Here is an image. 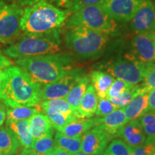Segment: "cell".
Segmentation results:
<instances>
[{
  "label": "cell",
  "instance_id": "ab89813d",
  "mask_svg": "<svg viewBox=\"0 0 155 155\" xmlns=\"http://www.w3.org/2000/svg\"><path fill=\"white\" fill-rule=\"evenodd\" d=\"M40 1V0H14V2L15 5L19 6V7H28V6H31L32 5Z\"/></svg>",
  "mask_w": 155,
  "mask_h": 155
},
{
  "label": "cell",
  "instance_id": "9a60e30c",
  "mask_svg": "<svg viewBox=\"0 0 155 155\" xmlns=\"http://www.w3.org/2000/svg\"><path fill=\"white\" fill-rule=\"evenodd\" d=\"M98 98L91 84H89L83 96L74 116L79 119H90L94 116L98 106Z\"/></svg>",
  "mask_w": 155,
  "mask_h": 155
},
{
  "label": "cell",
  "instance_id": "d4e9b609",
  "mask_svg": "<svg viewBox=\"0 0 155 155\" xmlns=\"http://www.w3.org/2000/svg\"><path fill=\"white\" fill-rule=\"evenodd\" d=\"M40 109L44 111L45 114L47 116L49 121L51 123L54 129H55L58 131L61 130L62 128L78 119L73 115H68L61 113V112L54 109L53 108L48 107V106H40Z\"/></svg>",
  "mask_w": 155,
  "mask_h": 155
},
{
  "label": "cell",
  "instance_id": "f907efd6",
  "mask_svg": "<svg viewBox=\"0 0 155 155\" xmlns=\"http://www.w3.org/2000/svg\"><path fill=\"white\" fill-rule=\"evenodd\" d=\"M154 60H155V52H154Z\"/></svg>",
  "mask_w": 155,
  "mask_h": 155
},
{
  "label": "cell",
  "instance_id": "7a4b0ae2",
  "mask_svg": "<svg viewBox=\"0 0 155 155\" xmlns=\"http://www.w3.org/2000/svg\"><path fill=\"white\" fill-rule=\"evenodd\" d=\"M5 78L0 93V101L8 107L38 106L42 102V86L30 78L17 65L5 70Z\"/></svg>",
  "mask_w": 155,
  "mask_h": 155
},
{
  "label": "cell",
  "instance_id": "83f0119b",
  "mask_svg": "<svg viewBox=\"0 0 155 155\" xmlns=\"http://www.w3.org/2000/svg\"><path fill=\"white\" fill-rule=\"evenodd\" d=\"M140 94L139 86L138 85H131L125 91L116 98H111L109 101L113 103L117 108H124L132 101L136 96Z\"/></svg>",
  "mask_w": 155,
  "mask_h": 155
},
{
  "label": "cell",
  "instance_id": "74e56055",
  "mask_svg": "<svg viewBox=\"0 0 155 155\" xmlns=\"http://www.w3.org/2000/svg\"><path fill=\"white\" fill-rule=\"evenodd\" d=\"M12 62L0 50V70H5L11 65Z\"/></svg>",
  "mask_w": 155,
  "mask_h": 155
},
{
  "label": "cell",
  "instance_id": "7dc6e473",
  "mask_svg": "<svg viewBox=\"0 0 155 155\" xmlns=\"http://www.w3.org/2000/svg\"><path fill=\"white\" fill-rule=\"evenodd\" d=\"M153 2V5H154V13H155V0H152Z\"/></svg>",
  "mask_w": 155,
  "mask_h": 155
},
{
  "label": "cell",
  "instance_id": "30bf717a",
  "mask_svg": "<svg viewBox=\"0 0 155 155\" xmlns=\"http://www.w3.org/2000/svg\"><path fill=\"white\" fill-rule=\"evenodd\" d=\"M144 0H105L101 6L118 24L128 23L134 16Z\"/></svg>",
  "mask_w": 155,
  "mask_h": 155
},
{
  "label": "cell",
  "instance_id": "f6af8a7d",
  "mask_svg": "<svg viewBox=\"0 0 155 155\" xmlns=\"http://www.w3.org/2000/svg\"><path fill=\"white\" fill-rule=\"evenodd\" d=\"M145 143H150V144H155V134L147 137L146 140H145Z\"/></svg>",
  "mask_w": 155,
  "mask_h": 155
},
{
  "label": "cell",
  "instance_id": "e0dca14e",
  "mask_svg": "<svg viewBox=\"0 0 155 155\" xmlns=\"http://www.w3.org/2000/svg\"><path fill=\"white\" fill-rule=\"evenodd\" d=\"M29 121V129L34 140L40 139L48 134L54 133V128L45 114L40 111L35 114Z\"/></svg>",
  "mask_w": 155,
  "mask_h": 155
},
{
  "label": "cell",
  "instance_id": "3957f363",
  "mask_svg": "<svg viewBox=\"0 0 155 155\" xmlns=\"http://www.w3.org/2000/svg\"><path fill=\"white\" fill-rule=\"evenodd\" d=\"M15 63L32 81L42 87L57 81L76 67L78 59L72 53L67 52L17 59Z\"/></svg>",
  "mask_w": 155,
  "mask_h": 155
},
{
  "label": "cell",
  "instance_id": "4dcf8cb0",
  "mask_svg": "<svg viewBox=\"0 0 155 155\" xmlns=\"http://www.w3.org/2000/svg\"><path fill=\"white\" fill-rule=\"evenodd\" d=\"M40 106L53 108L61 113L68 114V115H73L72 107L65 98H56V99L43 101L40 103Z\"/></svg>",
  "mask_w": 155,
  "mask_h": 155
},
{
  "label": "cell",
  "instance_id": "7402d4cb",
  "mask_svg": "<svg viewBox=\"0 0 155 155\" xmlns=\"http://www.w3.org/2000/svg\"><path fill=\"white\" fill-rule=\"evenodd\" d=\"M20 147L13 131L6 127H0V155H15Z\"/></svg>",
  "mask_w": 155,
  "mask_h": 155
},
{
  "label": "cell",
  "instance_id": "484cf974",
  "mask_svg": "<svg viewBox=\"0 0 155 155\" xmlns=\"http://www.w3.org/2000/svg\"><path fill=\"white\" fill-rule=\"evenodd\" d=\"M40 105L35 107L30 106H18V107H9L6 111L7 121H17L29 120L37 112L40 111Z\"/></svg>",
  "mask_w": 155,
  "mask_h": 155
},
{
  "label": "cell",
  "instance_id": "ee69618b",
  "mask_svg": "<svg viewBox=\"0 0 155 155\" xmlns=\"http://www.w3.org/2000/svg\"><path fill=\"white\" fill-rule=\"evenodd\" d=\"M5 78V70H0V93H1L2 88L4 83V81Z\"/></svg>",
  "mask_w": 155,
  "mask_h": 155
},
{
  "label": "cell",
  "instance_id": "d590c367",
  "mask_svg": "<svg viewBox=\"0 0 155 155\" xmlns=\"http://www.w3.org/2000/svg\"><path fill=\"white\" fill-rule=\"evenodd\" d=\"M154 150L155 144L144 142L141 146L134 149L132 155H152Z\"/></svg>",
  "mask_w": 155,
  "mask_h": 155
},
{
  "label": "cell",
  "instance_id": "8fae6325",
  "mask_svg": "<svg viewBox=\"0 0 155 155\" xmlns=\"http://www.w3.org/2000/svg\"><path fill=\"white\" fill-rule=\"evenodd\" d=\"M114 138L101 125H97L82 136L81 151L86 154L101 155Z\"/></svg>",
  "mask_w": 155,
  "mask_h": 155
},
{
  "label": "cell",
  "instance_id": "ffe728a7",
  "mask_svg": "<svg viewBox=\"0 0 155 155\" xmlns=\"http://www.w3.org/2000/svg\"><path fill=\"white\" fill-rule=\"evenodd\" d=\"M148 94L144 93L138 95L124 108L127 122L139 119L148 111Z\"/></svg>",
  "mask_w": 155,
  "mask_h": 155
},
{
  "label": "cell",
  "instance_id": "8992f818",
  "mask_svg": "<svg viewBox=\"0 0 155 155\" xmlns=\"http://www.w3.org/2000/svg\"><path fill=\"white\" fill-rule=\"evenodd\" d=\"M69 12L58 8L46 0H40L23 9L20 28L24 34H42L61 28Z\"/></svg>",
  "mask_w": 155,
  "mask_h": 155
},
{
  "label": "cell",
  "instance_id": "bcb514c9",
  "mask_svg": "<svg viewBox=\"0 0 155 155\" xmlns=\"http://www.w3.org/2000/svg\"><path fill=\"white\" fill-rule=\"evenodd\" d=\"M73 155H94V154H86V153H84L83 152H79L76 153V154H74Z\"/></svg>",
  "mask_w": 155,
  "mask_h": 155
},
{
  "label": "cell",
  "instance_id": "ac0fdd59",
  "mask_svg": "<svg viewBox=\"0 0 155 155\" xmlns=\"http://www.w3.org/2000/svg\"><path fill=\"white\" fill-rule=\"evenodd\" d=\"M99 124V117L77 119L62 128L58 131L71 137H82L93 127Z\"/></svg>",
  "mask_w": 155,
  "mask_h": 155
},
{
  "label": "cell",
  "instance_id": "7c38bea8",
  "mask_svg": "<svg viewBox=\"0 0 155 155\" xmlns=\"http://www.w3.org/2000/svg\"><path fill=\"white\" fill-rule=\"evenodd\" d=\"M128 23L129 30L134 35L155 33V13L152 0H144Z\"/></svg>",
  "mask_w": 155,
  "mask_h": 155
},
{
  "label": "cell",
  "instance_id": "ba28073f",
  "mask_svg": "<svg viewBox=\"0 0 155 155\" xmlns=\"http://www.w3.org/2000/svg\"><path fill=\"white\" fill-rule=\"evenodd\" d=\"M22 14V7L0 0V42L10 44L19 38Z\"/></svg>",
  "mask_w": 155,
  "mask_h": 155
},
{
  "label": "cell",
  "instance_id": "44dd1931",
  "mask_svg": "<svg viewBox=\"0 0 155 155\" xmlns=\"http://www.w3.org/2000/svg\"><path fill=\"white\" fill-rule=\"evenodd\" d=\"M6 126L13 131L21 147L23 148H30L34 139L32 138L29 129L28 120L17 121H6Z\"/></svg>",
  "mask_w": 155,
  "mask_h": 155
},
{
  "label": "cell",
  "instance_id": "836d02e7",
  "mask_svg": "<svg viewBox=\"0 0 155 155\" xmlns=\"http://www.w3.org/2000/svg\"><path fill=\"white\" fill-rule=\"evenodd\" d=\"M116 109H117V107L108 98H101V99H98V106H97L95 115L96 117H104Z\"/></svg>",
  "mask_w": 155,
  "mask_h": 155
},
{
  "label": "cell",
  "instance_id": "52a82bcc",
  "mask_svg": "<svg viewBox=\"0 0 155 155\" xmlns=\"http://www.w3.org/2000/svg\"><path fill=\"white\" fill-rule=\"evenodd\" d=\"M65 28H85L104 32L111 38L121 35V25L118 24L104 10L101 5H91L70 15Z\"/></svg>",
  "mask_w": 155,
  "mask_h": 155
},
{
  "label": "cell",
  "instance_id": "5b68a950",
  "mask_svg": "<svg viewBox=\"0 0 155 155\" xmlns=\"http://www.w3.org/2000/svg\"><path fill=\"white\" fill-rule=\"evenodd\" d=\"M62 29L42 34H24L3 50L12 58H28L61 53Z\"/></svg>",
  "mask_w": 155,
  "mask_h": 155
},
{
  "label": "cell",
  "instance_id": "6da1fadb",
  "mask_svg": "<svg viewBox=\"0 0 155 155\" xmlns=\"http://www.w3.org/2000/svg\"><path fill=\"white\" fill-rule=\"evenodd\" d=\"M103 56L101 61L94 65L96 70L107 72L131 85L142 82L148 63H141L134 56L124 39L116 38L109 42Z\"/></svg>",
  "mask_w": 155,
  "mask_h": 155
},
{
  "label": "cell",
  "instance_id": "8d00e7d4",
  "mask_svg": "<svg viewBox=\"0 0 155 155\" xmlns=\"http://www.w3.org/2000/svg\"><path fill=\"white\" fill-rule=\"evenodd\" d=\"M46 1L58 8L64 10H69L74 2V0H46Z\"/></svg>",
  "mask_w": 155,
  "mask_h": 155
},
{
  "label": "cell",
  "instance_id": "c3c4849f",
  "mask_svg": "<svg viewBox=\"0 0 155 155\" xmlns=\"http://www.w3.org/2000/svg\"><path fill=\"white\" fill-rule=\"evenodd\" d=\"M101 155H110V154H106V153H103V154H101Z\"/></svg>",
  "mask_w": 155,
  "mask_h": 155
},
{
  "label": "cell",
  "instance_id": "60d3db41",
  "mask_svg": "<svg viewBox=\"0 0 155 155\" xmlns=\"http://www.w3.org/2000/svg\"><path fill=\"white\" fill-rule=\"evenodd\" d=\"M6 119V108L3 104H0V127L3 125Z\"/></svg>",
  "mask_w": 155,
  "mask_h": 155
},
{
  "label": "cell",
  "instance_id": "f546056e",
  "mask_svg": "<svg viewBox=\"0 0 155 155\" xmlns=\"http://www.w3.org/2000/svg\"><path fill=\"white\" fill-rule=\"evenodd\" d=\"M139 86L140 94L149 93L155 89V61L148 63L146 74Z\"/></svg>",
  "mask_w": 155,
  "mask_h": 155
},
{
  "label": "cell",
  "instance_id": "2e32d148",
  "mask_svg": "<svg viewBox=\"0 0 155 155\" xmlns=\"http://www.w3.org/2000/svg\"><path fill=\"white\" fill-rule=\"evenodd\" d=\"M91 84L94 87L98 99L106 98L108 89L115 80L109 73L100 70H94L89 74Z\"/></svg>",
  "mask_w": 155,
  "mask_h": 155
},
{
  "label": "cell",
  "instance_id": "f1b7e54d",
  "mask_svg": "<svg viewBox=\"0 0 155 155\" xmlns=\"http://www.w3.org/2000/svg\"><path fill=\"white\" fill-rule=\"evenodd\" d=\"M133 149L121 139H112L104 153L110 155H132Z\"/></svg>",
  "mask_w": 155,
  "mask_h": 155
},
{
  "label": "cell",
  "instance_id": "d6a6232c",
  "mask_svg": "<svg viewBox=\"0 0 155 155\" xmlns=\"http://www.w3.org/2000/svg\"><path fill=\"white\" fill-rule=\"evenodd\" d=\"M130 86L131 84H129V83L125 82L123 80L115 78L111 87L108 89L107 95H106V98L110 100L111 98H116L124 91H125Z\"/></svg>",
  "mask_w": 155,
  "mask_h": 155
},
{
  "label": "cell",
  "instance_id": "4fadbf2b",
  "mask_svg": "<svg viewBox=\"0 0 155 155\" xmlns=\"http://www.w3.org/2000/svg\"><path fill=\"white\" fill-rule=\"evenodd\" d=\"M134 56L143 63L155 61V33L135 34L129 42Z\"/></svg>",
  "mask_w": 155,
  "mask_h": 155
},
{
  "label": "cell",
  "instance_id": "681fc988",
  "mask_svg": "<svg viewBox=\"0 0 155 155\" xmlns=\"http://www.w3.org/2000/svg\"><path fill=\"white\" fill-rule=\"evenodd\" d=\"M152 155H155V150H154V152H153V154Z\"/></svg>",
  "mask_w": 155,
  "mask_h": 155
},
{
  "label": "cell",
  "instance_id": "277c9868",
  "mask_svg": "<svg viewBox=\"0 0 155 155\" xmlns=\"http://www.w3.org/2000/svg\"><path fill=\"white\" fill-rule=\"evenodd\" d=\"M63 40L68 49L78 60L89 61L102 57L111 37L91 29L71 28H65Z\"/></svg>",
  "mask_w": 155,
  "mask_h": 155
},
{
  "label": "cell",
  "instance_id": "603a6c76",
  "mask_svg": "<svg viewBox=\"0 0 155 155\" xmlns=\"http://www.w3.org/2000/svg\"><path fill=\"white\" fill-rule=\"evenodd\" d=\"M82 137H71L58 131L54 137L55 147L71 155L81 152Z\"/></svg>",
  "mask_w": 155,
  "mask_h": 155
},
{
  "label": "cell",
  "instance_id": "7bdbcfd3",
  "mask_svg": "<svg viewBox=\"0 0 155 155\" xmlns=\"http://www.w3.org/2000/svg\"><path fill=\"white\" fill-rule=\"evenodd\" d=\"M49 155H71V154L66 152H65V151L55 148V150L50 153Z\"/></svg>",
  "mask_w": 155,
  "mask_h": 155
},
{
  "label": "cell",
  "instance_id": "b9f144b4",
  "mask_svg": "<svg viewBox=\"0 0 155 155\" xmlns=\"http://www.w3.org/2000/svg\"><path fill=\"white\" fill-rule=\"evenodd\" d=\"M17 155H38L35 153L30 148H24Z\"/></svg>",
  "mask_w": 155,
  "mask_h": 155
},
{
  "label": "cell",
  "instance_id": "e575fe53",
  "mask_svg": "<svg viewBox=\"0 0 155 155\" xmlns=\"http://www.w3.org/2000/svg\"><path fill=\"white\" fill-rule=\"evenodd\" d=\"M105 0H74L72 7L69 10V14L71 15L79 9L91 5H101Z\"/></svg>",
  "mask_w": 155,
  "mask_h": 155
},
{
  "label": "cell",
  "instance_id": "f35d334b",
  "mask_svg": "<svg viewBox=\"0 0 155 155\" xmlns=\"http://www.w3.org/2000/svg\"><path fill=\"white\" fill-rule=\"evenodd\" d=\"M155 111V89L148 94V111Z\"/></svg>",
  "mask_w": 155,
  "mask_h": 155
},
{
  "label": "cell",
  "instance_id": "cb8c5ba5",
  "mask_svg": "<svg viewBox=\"0 0 155 155\" xmlns=\"http://www.w3.org/2000/svg\"><path fill=\"white\" fill-rule=\"evenodd\" d=\"M90 83L91 81L89 75L86 74L83 75V77L79 81V82L71 89L68 94L65 96V100L73 108V115H74L75 111L78 107L79 104H80L83 96H84Z\"/></svg>",
  "mask_w": 155,
  "mask_h": 155
},
{
  "label": "cell",
  "instance_id": "d6986e66",
  "mask_svg": "<svg viewBox=\"0 0 155 155\" xmlns=\"http://www.w3.org/2000/svg\"><path fill=\"white\" fill-rule=\"evenodd\" d=\"M127 123L124 108H120L104 117H99L98 125H101L108 133L116 138V134L121 128Z\"/></svg>",
  "mask_w": 155,
  "mask_h": 155
},
{
  "label": "cell",
  "instance_id": "9c48e42d",
  "mask_svg": "<svg viewBox=\"0 0 155 155\" xmlns=\"http://www.w3.org/2000/svg\"><path fill=\"white\" fill-rule=\"evenodd\" d=\"M86 75V68L76 66L63 75L57 81L42 86V101L47 100L64 98L79 81Z\"/></svg>",
  "mask_w": 155,
  "mask_h": 155
},
{
  "label": "cell",
  "instance_id": "5bb4252c",
  "mask_svg": "<svg viewBox=\"0 0 155 155\" xmlns=\"http://www.w3.org/2000/svg\"><path fill=\"white\" fill-rule=\"evenodd\" d=\"M120 137L131 148L141 146L145 142L147 135L138 119L128 121L121 128L116 138Z\"/></svg>",
  "mask_w": 155,
  "mask_h": 155
},
{
  "label": "cell",
  "instance_id": "1f68e13d",
  "mask_svg": "<svg viewBox=\"0 0 155 155\" xmlns=\"http://www.w3.org/2000/svg\"><path fill=\"white\" fill-rule=\"evenodd\" d=\"M138 120L147 137L155 134V111H147Z\"/></svg>",
  "mask_w": 155,
  "mask_h": 155
},
{
  "label": "cell",
  "instance_id": "4316f807",
  "mask_svg": "<svg viewBox=\"0 0 155 155\" xmlns=\"http://www.w3.org/2000/svg\"><path fill=\"white\" fill-rule=\"evenodd\" d=\"M53 134H48L34 140L30 147L31 150L38 155H49L55 149Z\"/></svg>",
  "mask_w": 155,
  "mask_h": 155
}]
</instances>
